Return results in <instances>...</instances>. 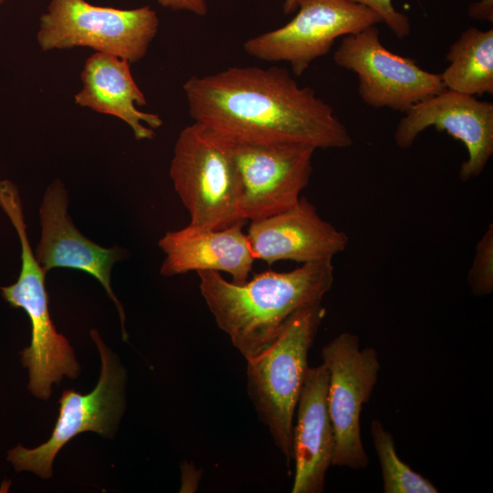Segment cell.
<instances>
[{
	"label": "cell",
	"instance_id": "obj_1",
	"mask_svg": "<svg viewBox=\"0 0 493 493\" xmlns=\"http://www.w3.org/2000/svg\"><path fill=\"white\" fill-rule=\"evenodd\" d=\"M194 121L233 142L343 149L352 138L315 89L283 68L231 67L183 86Z\"/></svg>",
	"mask_w": 493,
	"mask_h": 493
},
{
	"label": "cell",
	"instance_id": "obj_2",
	"mask_svg": "<svg viewBox=\"0 0 493 493\" xmlns=\"http://www.w3.org/2000/svg\"><path fill=\"white\" fill-rule=\"evenodd\" d=\"M199 288L217 326L248 360L267 348L297 311L321 304L334 282L332 259L291 271L267 270L236 284L220 272H197Z\"/></svg>",
	"mask_w": 493,
	"mask_h": 493
},
{
	"label": "cell",
	"instance_id": "obj_3",
	"mask_svg": "<svg viewBox=\"0 0 493 493\" xmlns=\"http://www.w3.org/2000/svg\"><path fill=\"white\" fill-rule=\"evenodd\" d=\"M321 304L297 311L275 341L246 360V390L287 466L292 462L297 404L309 369L308 355L325 316Z\"/></svg>",
	"mask_w": 493,
	"mask_h": 493
},
{
	"label": "cell",
	"instance_id": "obj_4",
	"mask_svg": "<svg viewBox=\"0 0 493 493\" xmlns=\"http://www.w3.org/2000/svg\"><path fill=\"white\" fill-rule=\"evenodd\" d=\"M169 174L190 215L189 226L219 230L246 222L231 143L217 132L195 121L184 127L174 144Z\"/></svg>",
	"mask_w": 493,
	"mask_h": 493
},
{
	"label": "cell",
	"instance_id": "obj_5",
	"mask_svg": "<svg viewBox=\"0 0 493 493\" xmlns=\"http://www.w3.org/2000/svg\"><path fill=\"white\" fill-rule=\"evenodd\" d=\"M158 29L159 17L149 5L120 9L86 0H49L37 42L45 52L86 47L132 64L145 57Z\"/></svg>",
	"mask_w": 493,
	"mask_h": 493
},
{
	"label": "cell",
	"instance_id": "obj_6",
	"mask_svg": "<svg viewBox=\"0 0 493 493\" xmlns=\"http://www.w3.org/2000/svg\"><path fill=\"white\" fill-rule=\"evenodd\" d=\"M21 246V269L17 280L0 287L3 299L13 308L23 309L31 322V343L25 348L22 363L29 371L28 389L41 399L51 394V384L63 376L78 377L79 365L68 341L58 333L49 313L45 286L47 272L39 265L29 244L23 217L13 221Z\"/></svg>",
	"mask_w": 493,
	"mask_h": 493
},
{
	"label": "cell",
	"instance_id": "obj_7",
	"mask_svg": "<svg viewBox=\"0 0 493 493\" xmlns=\"http://www.w3.org/2000/svg\"><path fill=\"white\" fill-rule=\"evenodd\" d=\"M321 358L329 372L328 405L335 436L332 466L364 469L369 457L360 418L378 380L377 351L361 348L357 335L342 332L323 346Z\"/></svg>",
	"mask_w": 493,
	"mask_h": 493
},
{
	"label": "cell",
	"instance_id": "obj_8",
	"mask_svg": "<svg viewBox=\"0 0 493 493\" xmlns=\"http://www.w3.org/2000/svg\"><path fill=\"white\" fill-rule=\"evenodd\" d=\"M101 359V371L97 385L82 394L65 390L59 399L58 417L49 439L35 448L18 444L8 452L7 460L16 471L29 470L47 478L52 475V464L59 450L77 435L92 431L110 437L124 406L125 372L104 345L99 333L90 330Z\"/></svg>",
	"mask_w": 493,
	"mask_h": 493
},
{
	"label": "cell",
	"instance_id": "obj_9",
	"mask_svg": "<svg viewBox=\"0 0 493 493\" xmlns=\"http://www.w3.org/2000/svg\"><path fill=\"white\" fill-rule=\"evenodd\" d=\"M297 10L286 25L246 40L245 51L261 60L287 62L299 77L338 37L382 22L374 11L351 0H301Z\"/></svg>",
	"mask_w": 493,
	"mask_h": 493
},
{
	"label": "cell",
	"instance_id": "obj_10",
	"mask_svg": "<svg viewBox=\"0 0 493 493\" xmlns=\"http://www.w3.org/2000/svg\"><path fill=\"white\" fill-rule=\"evenodd\" d=\"M333 59L358 78V93L370 107L405 113L415 104L446 89L440 74L414 59L394 54L381 42L375 25L343 37Z\"/></svg>",
	"mask_w": 493,
	"mask_h": 493
},
{
	"label": "cell",
	"instance_id": "obj_11",
	"mask_svg": "<svg viewBox=\"0 0 493 493\" xmlns=\"http://www.w3.org/2000/svg\"><path fill=\"white\" fill-rule=\"evenodd\" d=\"M230 143L240 181L242 219H263L297 205L309 183L314 147L303 143Z\"/></svg>",
	"mask_w": 493,
	"mask_h": 493
},
{
	"label": "cell",
	"instance_id": "obj_12",
	"mask_svg": "<svg viewBox=\"0 0 493 493\" xmlns=\"http://www.w3.org/2000/svg\"><path fill=\"white\" fill-rule=\"evenodd\" d=\"M431 126L446 131L465 145L467 158L459 169L462 182L483 173L493 154L492 102L445 89L404 113L394 131L396 145L410 148L418 135Z\"/></svg>",
	"mask_w": 493,
	"mask_h": 493
},
{
	"label": "cell",
	"instance_id": "obj_13",
	"mask_svg": "<svg viewBox=\"0 0 493 493\" xmlns=\"http://www.w3.org/2000/svg\"><path fill=\"white\" fill-rule=\"evenodd\" d=\"M68 195L63 183L56 179L46 189L39 208L41 236L35 257L43 269L70 268L86 272L95 278L115 303L120 314L122 339L125 331V315L110 286L113 265L127 256L118 246L103 247L84 236L68 215Z\"/></svg>",
	"mask_w": 493,
	"mask_h": 493
},
{
	"label": "cell",
	"instance_id": "obj_14",
	"mask_svg": "<svg viewBox=\"0 0 493 493\" xmlns=\"http://www.w3.org/2000/svg\"><path fill=\"white\" fill-rule=\"evenodd\" d=\"M255 259L301 264L332 259L349 245V236L324 220L307 197L283 212L251 221L246 233Z\"/></svg>",
	"mask_w": 493,
	"mask_h": 493
},
{
	"label": "cell",
	"instance_id": "obj_15",
	"mask_svg": "<svg viewBox=\"0 0 493 493\" xmlns=\"http://www.w3.org/2000/svg\"><path fill=\"white\" fill-rule=\"evenodd\" d=\"M329 372L309 367L296 407L292 432L295 464L292 493H321L332 466L335 436L328 405Z\"/></svg>",
	"mask_w": 493,
	"mask_h": 493
},
{
	"label": "cell",
	"instance_id": "obj_16",
	"mask_svg": "<svg viewBox=\"0 0 493 493\" xmlns=\"http://www.w3.org/2000/svg\"><path fill=\"white\" fill-rule=\"evenodd\" d=\"M245 223L224 229L207 230L187 226L168 231L158 246L165 254L160 273L163 277L183 275L190 271L226 272L232 282L245 283L255 261Z\"/></svg>",
	"mask_w": 493,
	"mask_h": 493
},
{
	"label": "cell",
	"instance_id": "obj_17",
	"mask_svg": "<svg viewBox=\"0 0 493 493\" xmlns=\"http://www.w3.org/2000/svg\"><path fill=\"white\" fill-rule=\"evenodd\" d=\"M80 80L81 88L74 96L77 105L122 121L136 140L154 138V130L163 125V119L139 109L147 100L128 61L94 52L84 62Z\"/></svg>",
	"mask_w": 493,
	"mask_h": 493
},
{
	"label": "cell",
	"instance_id": "obj_18",
	"mask_svg": "<svg viewBox=\"0 0 493 493\" xmlns=\"http://www.w3.org/2000/svg\"><path fill=\"white\" fill-rule=\"evenodd\" d=\"M440 73L446 89L482 96L493 93V29H466L453 42Z\"/></svg>",
	"mask_w": 493,
	"mask_h": 493
},
{
	"label": "cell",
	"instance_id": "obj_19",
	"mask_svg": "<svg viewBox=\"0 0 493 493\" xmlns=\"http://www.w3.org/2000/svg\"><path fill=\"white\" fill-rule=\"evenodd\" d=\"M372 441L380 463L384 493H437L438 488L413 470L398 456L394 439L379 419L370 429Z\"/></svg>",
	"mask_w": 493,
	"mask_h": 493
},
{
	"label": "cell",
	"instance_id": "obj_20",
	"mask_svg": "<svg viewBox=\"0 0 493 493\" xmlns=\"http://www.w3.org/2000/svg\"><path fill=\"white\" fill-rule=\"evenodd\" d=\"M467 280L476 296H488L493 292V224H488L476 245Z\"/></svg>",
	"mask_w": 493,
	"mask_h": 493
},
{
	"label": "cell",
	"instance_id": "obj_21",
	"mask_svg": "<svg viewBox=\"0 0 493 493\" xmlns=\"http://www.w3.org/2000/svg\"><path fill=\"white\" fill-rule=\"evenodd\" d=\"M351 1L374 11L399 39H404L410 34L411 24L408 16L396 11L392 0Z\"/></svg>",
	"mask_w": 493,
	"mask_h": 493
},
{
	"label": "cell",
	"instance_id": "obj_22",
	"mask_svg": "<svg viewBox=\"0 0 493 493\" xmlns=\"http://www.w3.org/2000/svg\"><path fill=\"white\" fill-rule=\"evenodd\" d=\"M165 8L173 11H186L197 16H205L207 13L206 0H157Z\"/></svg>",
	"mask_w": 493,
	"mask_h": 493
},
{
	"label": "cell",
	"instance_id": "obj_23",
	"mask_svg": "<svg viewBox=\"0 0 493 493\" xmlns=\"http://www.w3.org/2000/svg\"><path fill=\"white\" fill-rule=\"evenodd\" d=\"M468 16L476 20L492 23L493 21V0H479L469 5Z\"/></svg>",
	"mask_w": 493,
	"mask_h": 493
},
{
	"label": "cell",
	"instance_id": "obj_24",
	"mask_svg": "<svg viewBox=\"0 0 493 493\" xmlns=\"http://www.w3.org/2000/svg\"><path fill=\"white\" fill-rule=\"evenodd\" d=\"M301 0H284L283 11L286 15L295 12Z\"/></svg>",
	"mask_w": 493,
	"mask_h": 493
},
{
	"label": "cell",
	"instance_id": "obj_25",
	"mask_svg": "<svg viewBox=\"0 0 493 493\" xmlns=\"http://www.w3.org/2000/svg\"><path fill=\"white\" fill-rule=\"evenodd\" d=\"M5 0H0V5H2Z\"/></svg>",
	"mask_w": 493,
	"mask_h": 493
}]
</instances>
